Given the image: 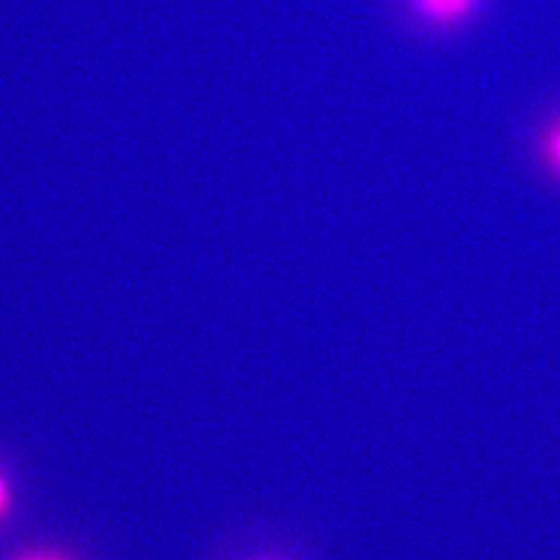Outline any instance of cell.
I'll return each instance as SVG.
<instances>
[{"label": "cell", "instance_id": "6da1fadb", "mask_svg": "<svg viewBox=\"0 0 560 560\" xmlns=\"http://www.w3.org/2000/svg\"><path fill=\"white\" fill-rule=\"evenodd\" d=\"M482 0H408L415 16L434 27H455L469 20Z\"/></svg>", "mask_w": 560, "mask_h": 560}, {"label": "cell", "instance_id": "7a4b0ae2", "mask_svg": "<svg viewBox=\"0 0 560 560\" xmlns=\"http://www.w3.org/2000/svg\"><path fill=\"white\" fill-rule=\"evenodd\" d=\"M541 150H544L545 160L550 164V167L555 168L560 175V120L552 125L545 135Z\"/></svg>", "mask_w": 560, "mask_h": 560}, {"label": "cell", "instance_id": "3957f363", "mask_svg": "<svg viewBox=\"0 0 560 560\" xmlns=\"http://www.w3.org/2000/svg\"><path fill=\"white\" fill-rule=\"evenodd\" d=\"M10 504V492L9 486H7L5 480H3L2 475H0V517L5 514V511L9 510Z\"/></svg>", "mask_w": 560, "mask_h": 560}, {"label": "cell", "instance_id": "277c9868", "mask_svg": "<svg viewBox=\"0 0 560 560\" xmlns=\"http://www.w3.org/2000/svg\"><path fill=\"white\" fill-rule=\"evenodd\" d=\"M25 560H60V559L51 558V556H35V558H28Z\"/></svg>", "mask_w": 560, "mask_h": 560}, {"label": "cell", "instance_id": "5b68a950", "mask_svg": "<svg viewBox=\"0 0 560 560\" xmlns=\"http://www.w3.org/2000/svg\"><path fill=\"white\" fill-rule=\"evenodd\" d=\"M260 560H276V559H260Z\"/></svg>", "mask_w": 560, "mask_h": 560}]
</instances>
